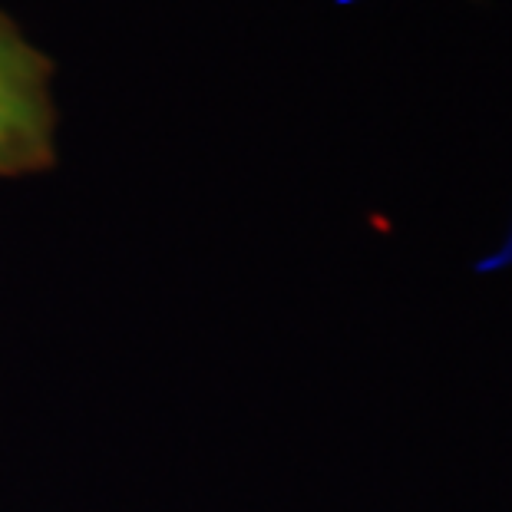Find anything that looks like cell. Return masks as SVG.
<instances>
[{
	"label": "cell",
	"instance_id": "obj_1",
	"mask_svg": "<svg viewBox=\"0 0 512 512\" xmlns=\"http://www.w3.org/2000/svg\"><path fill=\"white\" fill-rule=\"evenodd\" d=\"M53 73L57 63L0 10V179L40 176L57 166Z\"/></svg>",
	"mask_w": 512,
	"mask_h": 512
}]
</instances>
